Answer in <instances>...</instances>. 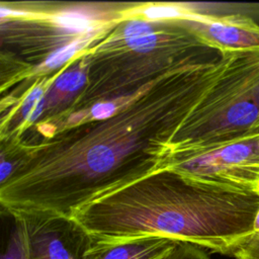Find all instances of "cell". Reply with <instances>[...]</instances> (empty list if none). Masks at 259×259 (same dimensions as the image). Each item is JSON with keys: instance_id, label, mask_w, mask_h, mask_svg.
<instances>
[{"instance_id": "obj_2", "label": "cell", "mask_w": 259, "mask_h": 259, "mask_svg": "<svg viewBox=\"0 0 259 259\" xmlns=\"http://www.w3.org/2000/svg\"><path fill=\"white\" fill-rule=\"evenodd\" d=\"M259 200L233 190L226 174L167 166L100 196L75 219L102 241L158 236L231 256L254 232Z\"/></svg>"}, {"instance_id": "obj_10", "label": "cell", "mask_w": 259, "mask_h": 259, "mask_svg": "<svg viewBox=\"0 0 259 259\" xmlns=\"http://www.w3.org/2000/svg\"><path fill=\"white\" fill-rule=\"evenodd\" d=\"M235 259H259V233H254L231 255Z\"/></svg>"}, {"instance_id": "obj_4", "label": "cell", "mask_w": 259, "mask_h": 259, "mask_svg": "<svg viewBox=\"0 0 259 259\" xmlns=\"http://www.w3.org/2000/svg\"><path fill=\"white\" fill-rule=\"evenodd\" d=\"M26 7L24 3L1 4L2 54L7 61L19 63L20 69L5 86H10L21 73L24 64L27 70L21 81L51 55L71 42L93 33L109 31L123 19L136 3H55L51 7ZM10 64V65H13ZM2 87L1 89L5 88Z\"/></svg>"}, {"instance_id": "obj_9", "label": "cell", "mask_w": 259, "mask_h": 259, "mask_svg": "<svg viewBox=\"0 0 259 259\" xmlns=\"http://www.w3.org/2000/svg\"><path fill=\"white\" fill-rule=\"evenodd\" d=\"M160 259H211L206 250L196 245L180 242L173 250Z\"/></svg>"}, {"instance_id": "obj_3", "label": "cell", "mask_w": 259, "mask_h": 259, "mask_svg": "<svg viewBox=\"0 0 259 259\" xmlns=\"http://www.w3.org/2000/svg\"><path fill=\"white\" fill-rule=\"evenodd\" d=\"M87 83L66 110L134 95L159 77L186 66L223 60L221 46L183 19L120 20L85 52Z\"/></svg>"}, {"instance_id": "obj_1", "label": "cell", "mask_w": 259, "mask_h": 259, "mask_svg": "<svg viewBox=\"0 0 259 259\" xmlns=\"http://www.w3.org/2000/svg\"><path fill=\"white\" fill-rule=\"evenodd\" d=\"M225 60L186 66L146 85L112 115L83 120L28 146H2L13 162L1 207L66 217L169 165L170 144L219 77Z\"/></svg>"}, {"instance_id": "obj_6", "label": "cell", "mask_w": 259, "mask_h": 259, "mask_svg": "<svg viewBox=\"0 0 259 259\" xmlns=\"http://www.w3.org/2000/svg\"><path fill=\"white\" fill-rule=\"evenodd\" d=\"M179 243V241L158 236L114 241L93 239L83 259H160Z\"/></svg>"}, {"instance_id": "obj_7", "label": "cell", "mask_w": 259, "mask_h": 259, "mask_svg": "<svg viewBox=\"0 0 259 259\" xmlns=\"http://www.w3.org/2000/svg\"><path fill=\"white\" fill-rule=\"evenodd\" d=\"M87 76L88 62L83 52L65 66L49 86L44 96V113L38 120L50 118L69 108L85 87Z\"/></svg>"}, {"instance_id": "obj_11", "label": "cell", "mask_w": 259, "mask_h": 259, "mask_svg": "<svg viewBox=\"0 0 259 259\" xmlns=\"http://www.w3.org/2000/svg\"><path fill=\"white\" fill-rule=\"evenodd\" d=\"M254 232L255 233H259V209L257 211L256 218H255V222H254Z\"/></svg>"}, {"instance_id": "obj_8", "label": "cell", "mask_w": 259, "mask_h": 259, "mask_svg": "<svg viewBox=\"0 0 259 259\" xmlns=\"http://www.w3.org/2000/svg\"><path fill=\"white\" fill-rule=\"evenodd\" d=\"M1 257L0 259H28L23 228L18 215L1 207Z\"/></svg>"}, {"instance_id": "obj_5", "label": "cell", "mask_w": 259, "mask_h": 259, "mask_svg": "<svg viewBox=\"0 0 259 259\" xmlns=\"http://www.w3.org/2000/svg\"><path fill=\"white\" fill-rule=\"evenodd\" d=\"M12 211L21 222L28 259H83L93 243L91 235L72 217L52 211Z\"/></svg>"}]
</instances>
